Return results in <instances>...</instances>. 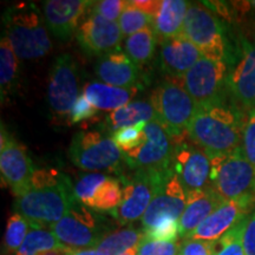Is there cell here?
Instances as JSON below:
<instances>
[{
	"mask_svg": "<svg viewBox=\"0 0 255 255\" xmlns=\"http://www.w3.org/2000/svg\"><path fill=\"white\" fill-rule=\"evenodd\" d=\"M75 201L73 184L65 174L56 169H38L27 190L15 196L13 209L33 228L51 229L66 215Z\"/></svg>",
	"mask_w": 255,
	"mask_h": 255,
	"instance_id": "obj_1",
	"label": "cell"
},
{
	"mask_svg": "<svg viewBox=\"0 0 255 255\" xmlns=\"http://www.w3.org/2000/svg\"><path fill=\"white\" fill-rule=\"evenodd\" d=\"M246 120L244 109L228 97L200 107L187 133L208 155L228 154L241 148Z\"/></svg>",
	"mask_w": 255,
	"mask_h": 255,
	"instance_id": "obj_2",
	"label": "cell"
},
{
	"mask_svg": "<svg viewBox=\"0 0 255 255\" xmlns=\"http://www.w3.org/2000/svg\"><path fill=\"white\" fill-rule=\"evenodd\" d=\"M4 36L19 59H39L50 52L49 33L43 15L32 2H20L6 9L2 17Z\"/></svg>",
	"mask_w": 255,
	"mask_h": 255,
	"instance_id": "obj_3",
	"label": "cell"
},
{
	"mask_svg": "<svg viewBox=\"0 0 255 255\" xmlns=\"http://www.w3.org/2000/svg\"><path fill=\"white\" fill-rule=\"evenodd\" d=\"M183 36L208 59L220 60L229 65L237 53V46L233 49L229 43L225 23L207 5L189 2L184 18Z\"/></svg>",
	"mask_w": 255,
	"mask_h": 255,
	"instance_id": "obj_4",
	"label": "cell"
},
{
	"mask_svg": "<svg viewBox=\"0 0 255 255\" xmlns=\"http://www.w3.org/2000/svg\"><path fill=\"white\" fill-rule=\"evenodd\" d=\"M212 187L223 201H247L255 205V168L242 148L222 155H209Z\"/></svg>",
	"mask_w": 255,
	"mask_h": 255,
	"instance_id": "obj_5",
	"label": "cell"
},
{
	"mask_svg": "<svg viewBox=\"0 0 255 255\" xmlns=\"http://www.w3.org/2000/svg\"><path fill=\"white\" fill-rule=\"evenodd\" d=\"M113 228L114 222L104 213L75 201L66 215L51 227V231L63 246L76 251L96 248Z\"/></svg>",
	"mask_w": 255,
	"mask_h": 255,
	"instance_id": "obj_6",
	"label": "cell"
},
{
	"mask_svg": "<svg viewBox=\"0 0 255 255\" xmlns=\"http://www.w3.org/2000/svg\"><path fill=\"white\" fill-rule=\"evenodd\" d=\"M150 103L156 121L174 139L187 135L188 128L199 110V105L184 88L182 77L162 82L152 91Z\"/></svg>",
	"mask_w": 255,
	"mask_h": 255,
	"instance_id": "obj_7",
	"label": "cell"
},
{
	"mask_svg": "<svg viewBox=\"0 0 255 255\" xmlns=\"http://www.w3.org/2000/svg\"><path fill=\"white\" fill-rule=\"evenodd\" d=\"M174 171H146L135 170L130 177H122V202L110 215L121 226L131 225L142 219L159 187Z\"/></svg>",
	"mask_w": 255,
	"mask_h": 255,
	"instance_id": "obj_8",
	"label": "cell"
},
{
	"mask_svg": "<svg viewBox=\"0 0 255 255\" xmlns=\"http://www.w3.org/2000/svg\"><path fill=\"white\" fill-rule=\"evenodd\" d=\"M69 158L76 167L90 173L119 171L124 154L113 138L100 131H81L73 136Z\"/></svg>",
	"mask_w": 255,
	"mask_h": 255,
	"instance_id": "obj_9",
	"label": "cell"
},
{
	"mask_svg": "<svg viewBox=\"0 0 255 255\" xmlns=\"http://www.w3.org/2000/svg\"><path fill=\"white\" fill-rule=\"evenodd\" d=\"M227 63L202 57L182 77L183 85L200 107L228 98Z\"/></svg>",
	"mask_w": 255,
	"mask_h": 255,
	"instance_id": "obj_10",
	"label": "cell"
},
{
	"mask_svg": "<svg viewBox=\"0 0 255 255\" xmlns=\"http://www.w3.org/2000/svg\"><path fill=\"white\" fill-rule=\"evenodd\" d=\"M145 141L136 150L124 155V159L133 170L168 171L173 169L175 141L157 121L144 128Z\"/></svg>",
	"mask_w": 255,
	"mask_h": 255,
	"instance_id": "obj_11",
	"label": "cell"
},
{
	"mask_svg": "<svg viewBox=\"0 0 255 255\" xmlns=\"http://www.w3.org/2000/svg\"><path fill=\"white\" fill-rule=\"evenodd\" d=\"M228 96L242 109L253 110L255 103V47L244 34L237 41V53L228 65Z\"/></svg>",
	"mask_w": 255,
	"mask_h": 255,
	"instance_id": "obj_12",
	"label": "cell"
},
{
	"mask_svg": "<svg viewBox=\"0 0 255 255\" xmlns=\"http://www.w3.org/2000/svg\"><path fill=\"white\" fill-rule=\"evenodd\" d=\"M174 141L173 169L186 193L189 194L209 187L212 169L209 155L191 141L188 133Z\"/></svg>",
	"mask_w": 255,
	"mask_h": 255,
	"instance_id": "obj_13",
	"label": "cell"
},
{
	"mask_svg": "<svg viewBox=\"0 0 255 255\" xmlns=\"http://www.w3.org/2000/svg\"><path fill=\"white\" fill-rule=\"evenodd\" d=\"M79 96V71L76 60L70 55H60L50 71L47 102L51 111L60 117L69 116Z\"/></svg>",
	"mask_w": 255,
	"mask_h": 255,
	"instance_id": "obj_14",
	"label": "cell"
},
{
	"mask_svg": "<svg viewBox=\"0 0 255 255\" xmlns=\"http://www.w3.org/2000/svg\"><path fill=\"white\" fill-rule=\"evenodd\" d=\"M0 170L6 186L11 188L15 196L27 190L36 169L32 163L26 148L1 126L0 144Z\"/></svg>",
	"mask_w": 255,
	"mask_h": 255,
	"instance_id": "obj_15",
	"label": "cell"
},
{
	"mask_svg": "<svg viewBox=\"0 0 255 255\" xmlns=\"http://www.w3.org/2000/svg\"><path fill=\"white\" fill-rule=\"evenodd\" d=\"M76 38L85 53L102 57L119 50L123 33L119 23L90 12L79 26Z\"/></svg>",
	"mask_w": 255,
	"mask_h": 255,
	"instance_id": "obj_16",
	"label": "cell"
},
{
	"mask_svg": "<svg viewBox=\"0 0 255 255\" xmlns=\"http://www.w3.org/2000/svg\"><path fill=\"white\" fill-rule=\"evenodd\" d=\"M187 206V193L176 176L171 173L159 187V189L144 215L142 216L143 232L149 231L154 227L159 220L174 219L180 221Z\"/></svg>",
	"mask_w": 255,
	"mask_h": 255,
	"instance_id": "obj_17",
	"label": "cell"
},
{
	"mask_svg": "<svg viewBox=\"0 0 255 255\" xmlns=\"http://www.w3.org/2000/svg\"><path fill=\"white\" fill-rule=\"evenodd\" d=\"M89 0H49L44 1V20L51 33L60 40H69L77 33L81 20L91 8Z\"/></svg>",
	"mask_w": 255,
	"mask_h": 255,
	"instance_id": "obj_18",
	"label": "cell"
},
{
	"mask_svg": "<svg viewBox=\"0 0 255 255\" xmlns=\"http://www.w3.org/2000/svg\"><path fill=\"white\" fill-rule=\"evenodd\" d=\"M254 203L247 201H225L203 221L189 239L215 242L251 215Z\"/></svg>",
	"mask_w": 255,
	"mask_h": 255,
	"instance_id": "obj_19",
	"label": "cell"
},
{
	"mask_svg": "<svg viewBox=\"0 0 255 255\" xmlns=\"http://www.w3.org/2000/svg\"><path fill=\"white\" fill-rule=\"evenodd\" d=\"M202 57L201 51L183 34L161 40L159 66L170 78L183 77Z\"/></svg>",
	"mask_w": 255,
	"mask_h": 255,
	"instance_id": "obj_20",
	"label": "cell"
},
{
	"mask_svg": "<svg viewBox=\"0 0 255 255\" xmlns=\"http://www.w3.org/2000/svg\"><path fill=\"white\" fill-rule=\"evenodd\" d=\"M141 68L127 53L120 50L100 57L95 65V73L104 84L123 89H137L141 82Z\"/></svg>",
	"mask_w": 255,
	"mask_h": 255,
	"instance_id": "obj_21",
	"label": "cell"
},
{
	"mask_svg": "<svg viewBox=\"0 0 255 255\" xmlns=\"http://www.w3.org/2000/svg\"><path fill=\"white\" fill-rule=\"evenodd\" d=\"M225 201L212 187L187 194V206L180 221L178 232L182 239H189L196 228Z\"/></svg>",
	"mask_w": 255,
	"mask_h": 255,
	"instance_id": "obj_22",
	"label": "cell"
},
{
	"mask_svg": "<svg viewBox=\"0 0 255 255\" xmlns=\"http://www.w3.org/2000/svg\"><path fill=\"white\" fill-rule=\"evenodd\" d=\"M189 2L183 0H163L154 20V31L161 40L182 36L183 24Z\"/></svg>",
	"mask_w": 255,
	"mask_h": 255,
	"instance_id": "obj_23",
	"label": "cell"
},
{
	"mask_svg": "<svg viewBox=\"0 0 255 255\" xmlns=\"http://www.w3.org/2000/svg\"><path fill=\"white\" fill-rule=\"evenodd\" d=\"M136 89L111 87L100 82L88 83L83 89V95L96 109L115 111L129 104Z\"/></svg>",
	"mask_w": 255,
	"mask_h": 255,
	"instance_id": "obj_24",
	"label": "cell"
},
{
	"mask_svg": "<svg viewBox=\"0 0 255 255\" xmlns=\"http://www.w3.org/2000/svg\"><path fill=\"white\" fill-rule=\"evenodd\" d=\"M155 120V111L150 102L136 101L111 111L107 117V124L110 129L116 131L122 128L133 127L142 122L149 123Z\"/></svg>",
	"mask_w": 255,
	"mask_h": 255,
	"instance_id": "obj_25",
	"label": "cell"
},
{
	"mask_svg": "<svg viewBox=\"0 0 255 255\" xmlns=\"http://www.w3.org/2000/svg\"><path fill=\"white\" fill-rule=\"evenodd\" d=\"M18 59L9 40L2 36L0 44V92L2 103L13 94L17 88L19 75Z\"/></svg>",
	"mask_w": 255,
	"mask_h": 255,
	"instance_id": "obj_26",
	"label": "cell"
},
{
	"mask_svg": "<svg viewBox=\"0 0 255 255\" xmlns=\"http://www.w3.org/2000/svg\"><path fill=\"white\" fill-rule=\"evenodd\" d=\"M143 238H144L143 229H137L129 226L111 232L96 246L95 250L101 255H122L131 248L138 246Z\"/></svg>",
	"mask_w": 255,
	"mask_h": 255,
	"instance_id": "obj_27",
	"label": "cell"
},
{
	"mask_svg": "<svg viewBox=\"0 0 255 255\" xmlns=\"http://www.w3.org/2000/svg\"><path fill=\"white\" fill-rule=\"evenodd\" d=\"M156 37L157 36L154 27H148L128 37L124 41L127 56L139 68L150 63L154 58L156 41H157Z\"/></svg>",
	"mask_w": 255,
	"mask_h": 255,
	"instance_id": "obj_28",
	"label": "cell"
},
{
	"mask_svg": "<svg viewBox=\"0 0 255 255\" xmlns=\"http://www.w3.org/2000/svg\"><path fill=\"white\" fill-rule=\"evenodd\" d=\"M65 247L60 244L51 229L32 228L23 245L13 255H38L43 252Z\"/></svg>",
	"mask_w": 255,
	"mask_h": 255,
	"instance_id": "obj_29",
	"label": "cell"
},
{
	"mask_svg": "<svg viewBox=\"0 0 255 255\" xmlns=\"http://www.w3.org/2000/svg\"><path fill=\"white\" fill-rule=\"evenodd\" d=\"M32 228L31 223L18 213L14 212L9 216L2 242V255H13L23 245Z\"/></svg>",
	"mask_w": 255,
	"mask_h": 255,
	"instance_id": "obj_30",
	"label": "cell"
},
{
	"mask_svg": "<svg viewBox=\"0 0 255 255\" xmlns=\"http://www.w3.org/2000/svg\"><path fill=\"white\" fill-rule=\"evenodd\" d=\"M120 180L116 177L109 176L107 181L102 184L92 200L89 208L96 212L111 213L122 202V186Z\"/></svg>",
	"mask_w": 255,
	"mask_h": 255,
	"instance_id": "obj_31",
	"label": "cell"
},
{
	"mask_svg": "<svg viewBox=\"0 0 255 255\" xmlns=\"http://www.w3.org/2000/svg\"><path fill=\"white\" fill-rule=\"evenodd\" d=\"M154 20L155 19L150 15L144 13L141 9L136 8L129 1H127V6L121 14L119 25L123 36L130 37L137 32L144 30V28L154 26Z\"/></svg>",
	"mask_w": 255,
	"mask_h": 255,
	"instance_id": "obj_32",
	"label": "cell"
},
{
	"mask_svg": "<svg viewBox=\"0 0 255 255\" xmlns=\"http://www.w3.org/2000/svg\"><path fill=\"white\" fill-rule=\"evenodd\" d=\"M247 219L226 233L221 239L213 242L214 255H246L244 250V232Z\"/></svg>",
	"mask_w": 255,
	"mask_h": 255,
	"instance_id": "obj_33",
	"label": "cell"
},
{
	"mask_svg": "<svg viewBox=\"0 0 255 255\" xmlns=\"http://www.w3.org/2000/svg\"><path fill=\"white\" fill-rule=\"evenodd\" d=\"M109 177L104 173H89L81 176L77 182L73 184V194L76 200L84 206L90 207L92 200L100 187Z\"/></svg>",
	"mask_w": 255,
	"mask_h": 255,
	"instance_id": "obj_34",
	"label": "cell"
},
{
	"mask_svg": "<svg viewBox=\"0 0 255 255\" xmlns=\"http://www.w3.org/2000/svg\"><path fill=\"white\" fill-rule=\"evenodd\" d=\"M146 124H148L146 122H142L137 126L122 128L114 131L113 139L124 155L132 152L143 144V142L145 141L144 128Z\"/></svg>",
	"mask_w": 255,
	"mask_h": 255,
	"instance_id": "obj_35",
	"label": "cell"
},
{
	"mask_svg": "<svg viewBox=\"0 0 255 255\" xmlns=\"http://www.w3.org/2000/svg\"><path fill=\"white\" fill-rule=\"evenodd\" d=\"M144 238L152 241L158 242H176L178 232V221L174 219L159 220L154 227L149 231L143 232Z\"/></svg>",
	"mask_w": 255,
	"mask_h": 255,
	"instance_id": "obj_36",
	"label": "cell"
},
{
	"mask_svg": "<svg viewBox=\"0 0 255 255\" xmlns=\"http://www.w3.org/2000/svg\"><path fill=\"white\" fill-rule=\"evenodd\" d=\"M181 244L158 242L143 238L137 246V255H180Z\"/></svg>",
	"mask_w": 255,
	"mask_h": 255,
	"instance_id": "obj_37",
	"label": "cell"
},
{
	"mask_svg": "<svg viewBox=\"0 0 255 255\" xmlns=\"http://www.w3.org/2000/svg\"><path fill=\"white\" fill-rule=\"evenodd\" d=\"M127 6V1L123 0H101L94 1L91 6V13L98 14L108 20L117 21L120 20L124 7Z\"/></svg>",
	"mask_w": 255,
	"mask_h": 255,
	"instance_id": "obj_38",
	"label": "cell"
},
{
	"mask_svg": "<svg viewBox=\"0 0 255 255\" xmlns=\"http://www.w3.org/2000/svg\"><path fill=\"white\" fill-rule=\"evenodd\" d=\"M241 148L246 158L255 168V109L248 111L247 114Z\"/></svg>",
	"mask_w": 255,
	"mask_h": 255,
	"instance_id": "obj_39",
	"label": "cell"
},
{
	"mask_svg": "<svg viewBox=\"0 0 255 255\" xmlns=\"http://www.w3.org/2000/svg\"><path fill=\"white\" fill-rule=\"evenodd\" d=\"M98 109L92 105L90 102H89L87 98H85L84 95H81L78 97L77 102H76L75 105H73L72 110L70 111L68 121L70 124H76L82 122V121L90 120L95 116L96 113H97Z\"/></svg>",
	"mask_w": 255,
	"mask_h": 255,
	"instance_id": "obj_40",
	"label": "cell"
},
{
	"mask_svg": "<svg viewBox=\"0 0 255 255\" xmlns=\"http://www.w3.org/2000/svg\"><path fill=\"white\" fill-rule=\"evenodd\" d=\"M181 255H214V244L194 239H184L181 244Z\"/></svg>",
	"mask_w": 255,
	"mask_h": 255,
	"instance_id": "obj_41",
	"label": "cell"
},
{
	"mask_svg": "<svg viewBox=\"0 0 255 255\" xmlns=\"http://www.w3.org/2000/svg\"><path fill=\"white\" fill-rule=\"evenodd\" d=\"M244 250L246 255H255V209L246 221L244 232Z\"/></svg>",
	"mask_w": 255,
	"mask_h": 255,
	"instance_id": "obj_42",
	"label": "cell"
},
{
	"mask_svg": "<svg viewBox=\"0 0 255 255\" xmlns=\"http://www.w3.org/2000/svg\"><path fill=\"white\" fill-rule=\"evenodd\" d=\"M129 2L132 6H135L136 8L141 9L142 12L149 14L154 19L157 17L162 6V1H159V0H132V1Z\"/></svg>",
	"mask_w": 255,
	"mask_h": 255,
	"instance_id": "obj_43",
	"label": "cell"
},
{
	"mask_svg": "<svg viewBox=\"0 0 255 255\" xmlns=\"http://www.w3.org/2000/svg\"><path fill=\"white\" fill-rule=\"evenodd\" d=\"M72 252L73 250H71V248L62 247V248H57V250L43 252V253H39L38 255H71Z\"/></svg>",
	"mask_w": 255,
	"mask_h": 255,
	"instance_id": "obj_44",
	"label": "cell"
},
{
	"mask_svg": "<svg viewBox=\"0 0 255 255\" xmlns=\"http://www.w3.org/2000/svg\"><path fill=\"white\" fill-rule=\"evenodd\" d=\"M244 37L255 47V24L250 25V26L247 27L246 33H244Z\"/></svg>",
	"mask_w": 255,
	"mask_h": 255,
	"instance_id": "obj_45",
	"label": "cell"
},
{
	"mask_svg": "<svg viewBox=\"0 0 255 255\" xmlns=\"http://www.w3.org/2000/svg\"><path fill=\"white\" fill-rule=\"evenodd\" d=\"M71 255H101L95 248H89V250H73Z\"/></svg>",
	"mask_w": 255,
	"mask_h": 255,
	"instance_id": "obj_46",
	"label": "cell"
},
{
	"mask_svg": "<svg viewBox=\"0 0 255 255\" xmlns=\"http://www.w3.org/2000/svg\"><path fill=\"white\" fill-rule=\"evenodd\" d=\"M122 255H137V247L131 248V250L126 252V253L122 254Z\"/></svg>",
	"mask_w": 255,
	"mask_h": 255,
	"instance_id": "obj_47",
	"label": "cell"
},
{
	"mask_svg": "<svg viewBox=\"0 0 255 255\" xmlns=\"http://www.w3.org/2000/svg\"><path fill=\"white\" fill-rule=\"evenodd\" d=\"M253 109H255V103H254V108H253Z\"/></svg>",
	"mask_w": 255,
	"mask_h": 255,
	"instance_id": "obj_48",
	"label": "cell"
},
{
	"mask_svg": "<svg viewBox=\"0 0 255 255\" xmlns=\"http://www.w3.org/2000/svg\"><path fill=\"white\" fill-rule=\"evenodd\" d=\"M180 255H181V254H180Z\"/></svg>",
	"mask_w": 255,
	"mask_h": 255,
	"instance_id": "obj_49",
	"label": "cell"
}]
</instances>
